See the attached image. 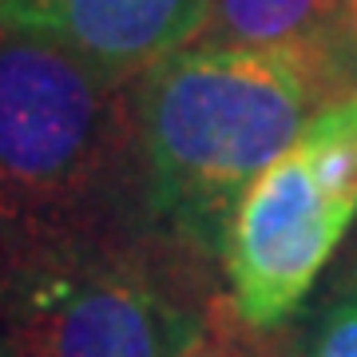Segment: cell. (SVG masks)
Wrapping results in <instances>:
<instances>
[{"label": "cell", "instance_id": "6da1fadb", "mask_svg": "<svg viewBox=\"0 0 357 357\" xmlns=\"http://www.w3.org/2000/svg\"><path fill=\"white\" fill-rule=\"evenodd\" d=\"M333 48L195 40L143 72L139 163L155 215L199 250H227L243 195L342 96Z\"/></svg>", "mask_w": 357, "mask_h": 357}, {"label": "cell", "instance_id": "277c9868", "mask_svg": "<svg viewBox=\"0 0 357 357\" xmlns=\"http://www.w3.org/2000/svg\"><path fill=\"white\" fill-rule=\"evenodd\" d=\"M357 218V191L326 171L302 139L243 195L227 234L234 310L270 330L302 306Z\"/></svg>", "mask_w": 357, "mask_h": 357}, {"label": "cell", "instance_id": "5b68a950", "mask_svg": "<svg viewBox=\"0 0 357 357\" xmlns=\"http://www.w3.org/2000/svg\"><path fill=\"white\" fill-rule=\"evenodd\" d=\"M211 0H0V32L76 52L79 60L135 76L203 36Z\"/></svg>", "mask_w": 357, "mask_h": 357}, {"label": "cell", "instance_id": "ba28073f", "mask_svg": "<svg viewBox=\"0 0 357 357\" xmlns=\"http://www.w3.org/2000/svg\"><path fill=\"white\" fill-rule=\"evenodd\" d=\"M337 40H342L349 52H357V0H345L342 20H337Z\"/></svg>", "mask_w": 357, "mask_h": 357}, {"label": "cell", "instance_id": "3957f363", "mask_svg": "<svg viewBox=\"0 0 357 357\" xmlns=\"http://www.w3.org/2000/svg\"><path fill=\"white\" fill-rule=\"evenodd\" d=\"M195 337L191 310L128 258H48L0 302V357H187Z\"/></svg>", "mask_w": 357, "mask_h": 357}, {"label": "cell", "instance_id": "52a82bcc", "mask_svg": "<svg viewBox=\"0 0 357 357\" xmlns=\"http://www.w3.org/2000/svg\"><path fill=\"white\" fill-rule=\"evenodd\" d=\"M302 357H357V286L321 314Z\"/></svg>", "mask_w": 357, "mask_h": 357}, {"label": "cell", "instance_id": "7a4b0ae2", "mask_svg": "<svg viewBox=\"0 0 357 357\" xmlns=\"http://www.w3.org/2000/svg\"><path fill=\"white\" fill-rule=\"evenodd\" d=\"M123 88L76 52L0 32V218L72 215L112 183L139 143Z\"/></svg>", "mask_w": 357, "mask_h": 357}, {"label": "cell", "instance_id": "8992f818", "mask_svg": "<svg viewBox=\"0 0 357 357\" xmlns=\"http://www.w3.org/2000/svg\"><path fill=\"white\" fill-rule=\"evenodd\" d=\"M345 0H211L206 44L238 48H330Z\"/></svg>", "mask_w": 357, "mask_h": 357}]
</instances>
